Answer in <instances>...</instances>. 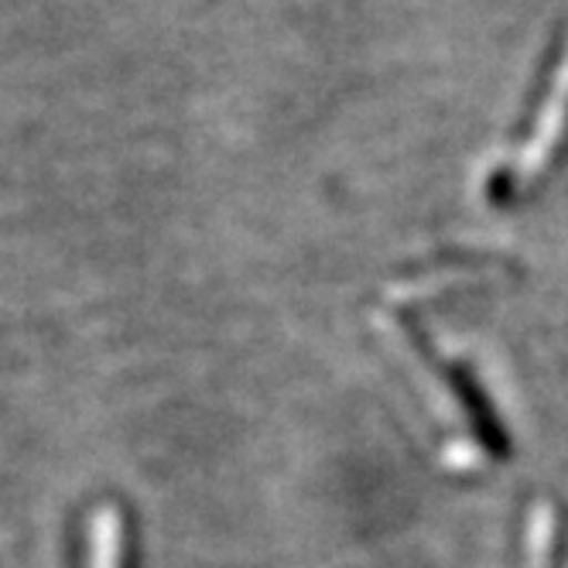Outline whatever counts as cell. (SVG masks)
Listing matches in <instances>:
<instances>
[{"label":"cell","mask_w":568,"mask_h":568,"mask_svg":"<svg viewBox=\"0 0 568 568\" xmlns=\"http://www.w3.org/2000/svg\"><path fill=\"white\" fill-rule=\"evenodd\" d=\"M568 52V31H558L551 38V45L545 49L541 62H538V75H535V83H531V93H527L524 100V110H520V138L535 128V116L541 113L548 93H551V83H555V75H558V65Z\"/></svg>","instance_id":"obj_1"}]
</instances>
